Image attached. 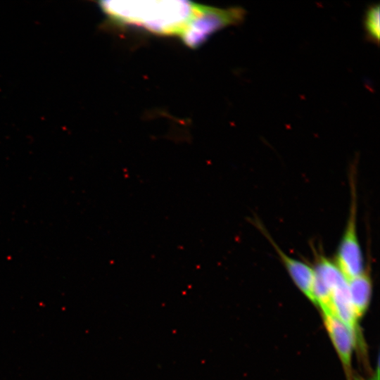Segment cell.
<instances>
[{"label": "cell", "instance_id": "1", "mask_svg": "<svg viewBox=\"0 0 380 380\" xmlns=\"http://www.w3.org/2000/svg\"><path fill=\"white\" fill-rule=\"evenodd\" d=\"M99 4L115 23L180 37L205 7L188 1H102Z\"/></svg>", "mask_w": 380, "mask_h": 380}, {"label": "cell", "instance_id": "2", "mask_svg": "<svg viewBox=\"0 0 380 380\" xmlns=\"http://www.w3.org/2000/svg\"><path fill=\"white\" fill-rule=\"evenodd\" d=\"M350 203L349 214L334 260V262L347 281L360 274L365 267L357 236V189L355 176L353 171L350 175Z\"/></svg>", "mask_w": 380, "mask_h": 380}, {"label": "cell", "instance_id": "3", "mask_svg": "<svg viewBox=\"0 0 380 380\" xmlns=\"http://www.w3.org/2000/svg\"><path fill=\"white\" fill-rule=\"evenodd\" d=\"M245 15V10L241 7L219 8L205 6L181 39L188 46L196 48L215 32L242 23Z\"/></svg>", "mask_w": 380, "mask_h": 380}, {"label": "cell", "instance_id": "4", "mask_svg": "<svg viewBox=\"0 0 380 380\" xmlns=\"http://www.w3.org/2000/svg\"><path fill=\"white\" fill-rule=\"evenodd\" d=\"M255 224L275 250L294 284L305 297L315 304V302L313 291L315 273L313 267L286 254L279 246H278L260 222L255 221Z\"/></svg>", "mask_w": 380, "mask_h": 380}, {"label": "cell", "instance_id": "5", "mask_svg": "<svg viewBox=\"0 0 380 380\" xmlns=\"http://www.w3.org/2000/svg\"><path fill=\"white\" fill-rule=\"evenodd\" d=\"M322 314L331 342L343 365L349 371L353 350L357 342V334L331 313L322 312Z\"/></svg>", "mask_w": 380, "mask_h": 380}, {"label": "cell", "instance_id": "6", "mask_svg": "<svg viewBox=\"0 0 380 380\" xmlns=\"http://www.w3.org/2000/svg\"><path fill=\"white\" fill-rule=\"evenodd\" d=\"M358 276L348 280V292L355 314L359 319L370 303L372 284L368 264Z\"/></svg>", "mask_w": 380, "mask_h": 380}, {"label": "cell", "instance_id": "7", "mask_svg": "<svg viewBox=\"0 0 380 380\" xmlns=\"http://www.w3.org/2000/svg\"><path fill=\"white\" fill-rule=\"evenodd\" d=\"M379 13V5H372L367 8L364 18L367 37L376 44H379L380 35Z\"/></svg>", "mask_w": 380, "mask_h": 380}, {"label": "cell", "instance_id": "8", "mask_svg": "<svg viewBox=\"0 0 380 380\" xmlns=\"http://www.w3.org/2000/svg\"><path fill=\"white\" fill-rule=\"evenodd\" d=\"M355 380H362V379L359 378V377H355Z\"/></svg>", "mask_w": 380, "mask_h": 380}]
</instances>
